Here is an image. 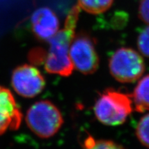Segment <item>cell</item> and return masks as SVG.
<instances>
[{
    "instance_id": "obj_1",
    "label": "cell",
    "mask_w": 149,
    "mask_h": 149,
    "mask_svg": "<svg viewBox=\"0 0 149 149\" xmlns=\"http://www.w3.org/2000/svg\"><path fill=\"white\" fill-rule=\"evenodd\" d=\"M80 8H72L67 15L64 26L48 40L50 46L44 58V68L48 73L68 77L72 74L73 65L70 57V47L75 35Z\"/></svg>"
},
{
    "instance_id": "obj_2",
    "label": "cell",
    "mask_w": 149,
    "mask_h": 149,
    "mask_svg": "<svg viewBox=\"0 0 149 149\" xmlns=\"http://www.w3.org/2000/svg\"><path fill=\"white\" fill-rule=\"evenodd\" d=\"M132 111L131 97L113 89H107L102 93L94 106L97 120L107 126L121 125Z\"/></svg>"
},
{
    "instance_id": "obj_3",
    "label": "cell",
    "mask_w": 149,
    "mask_h": 149,
    "mask_svg": "<svg viewBox=\"0 0 149 149\" xmlns=\"http://www.w3.org/2000/svg\"><path fill=\"white\" fill-rule=\"evenodd\" d=\"M26 122L31 131L38 137L50 138L59 131L64 119L55 104L48 100H41L28 110Z\"/></svg>"
},
{
    "instance_id": "obj_4",
    "label": "cell",
    "mask_w": 149,
    "mask_h": 149,
    "mask_svg": "<svg viewBox=\"0 0 149 149\" xmlns=\"http://www.w3.org/2000/svg\"><path fill=\"white\" fill-rule=\"evenodd\" d=\"M111 75L121 83H131L142 75L145 70L141 56L130 48H121L115 52L109 60Z\"/></svg>"
},
{
    "instance_id": "obj_5",
    "label": "cell",
    "mask_w": 149,
    "mask_h": 149,
    "mask_svg": "<svg viewBox=\"0 0 149 149\" xmlns=\"http://www.w3.org/2000/svg\"><path fill=\"white\" fill-rule=\"evenodd\" d=\"M70 57L73 67L85 74L94 73L98 69L100 59L94 39L85 33L74 35L70 47Z\"/></svg>"
},
{
    "instance_id": "obj_6",
    "label": "cell",
    "mask_w": 149,
    "mask_h": 149,
    "mask_svg": "<svg viewBox=\"0 0 149 149\" xmlns=\"http://www.w3.org/2000/svg\"><path fill=\"white\" fill-rule=\"evenodd\" d=\"M11 84L20 96L32 98L44 90L46 81L36 67L29 64L17 66L13 71Z\"/></svg>"
},
{
    "instance_id": "obj_7",
    "label": "cell",
    "mask_w": 149,
    "mask_h": 149,
    "mask_svg": "<svg viewBox=\"0 0 149 149\" xmlns=\"http://www.w3.org/2000/svg\"><path fill=\"white\" fill-rule=\"evenodd\" d=\"M22 121V114L13 95L0 86V135L8 130L18 129Z\"/></svg>"
},
{
    "instance_id": "obj_8",
    "label": "cell",
    "mask_w": 149,
    "mask_h": 149,
    "mask_svg": "<svg viewBox=\"0 0 149 149\" xmlns=\"http://www.w3.org/2000/svg\"><path fill=\"white\" fill-rule=\"evenodd\" d=\"M31 23L33 33L41 40L48 41L59 29L58 17L47 7L37 9L31 16Z\"/></svg>"
},
{
    "instance_id": "obj_9",
    "label": "cell",
    "mask_w": 149,
    "mask_h": 149,
    "mask_svg": "<svg viewBox=\"0 0 149 149\" xmlns=\"http://www.w3.org/2000/svg\"><path fill=\"white\" fill-rule=\"evenodd\" d=\"M133 103L137 112L149 110V74L144 76L137 84L132 95Z\"/></svg>"
},
{
    "instance_id": "obj_10",
    "label": "cell",
    "mask_w": 149,
    "mask_h": 149,
    "mask_svg": "<svg viewBox=\"0 0 149 149\" xmlns=\"http://www.w3.org/2000/svg\"><path fill=\"white\" fill-rule=\"evenodd\" d=\"M78 6L88 13L102 14L109 10L113 3V0H77Z\"/></svg>"
},
{
    "instance_id": "obj_11",
    "label": "cell",
    "mask_w": 149,
    "mask_h": 149,
    "mask_svg": "<svg viewBox=\"0 0 149 149\" xmlns=\"http://www.w3.org/2000/svg\"><path fill=\"white\" fill-rule=\"evenodd\" d=\"M83 149H124L120 144L111 140L99 139L96 140L88 136L84 141Z\"/></svg>"
},
{
    "instance_id": "obj_12",
    "label": "cell",
    "mask_w": 149,
    "mask_h": 149,
    "mask_svg": "<svg viewBox=\"0 0 149 149\" xmlns=\"http://www.w3.org/2000/svg\"><path fill=\"white\" fill-rule=\"evenodd\" d=\"M135 133L139 142L149 148V113L141 117L139 121Z\"/></svg>"
},
{
    "instance_id": "obj_13",
    "label": "cell",
    "mask_w": 149,
    "mask_h": 149,
    "mask_svg": "<svg viewBox=\"0 0 149 149\" xmlns=\"http://www.w3.org/2000/svg\"><path fill=\"white\" fill-rule=\"evenodd\" d=\"M137 47L143 55L149 57V26L144 28L137 38Z\"/></svg>"
},
{
    "instance_id": "obj_14",
    "label": "cell",
    "mask_w": 149,
    "mask_h": 149,
    "mask_svg": "<svg viewBox=\"0 0 149 149\" xmlns=\"http://www.w3.org/2000/svg\"><path fill=\"white\" fill-rule=\"evenodd\" d=\"M138 16L141 21L149 24V0H141L139 6Z\"/></svg>"
}]
</instances>
